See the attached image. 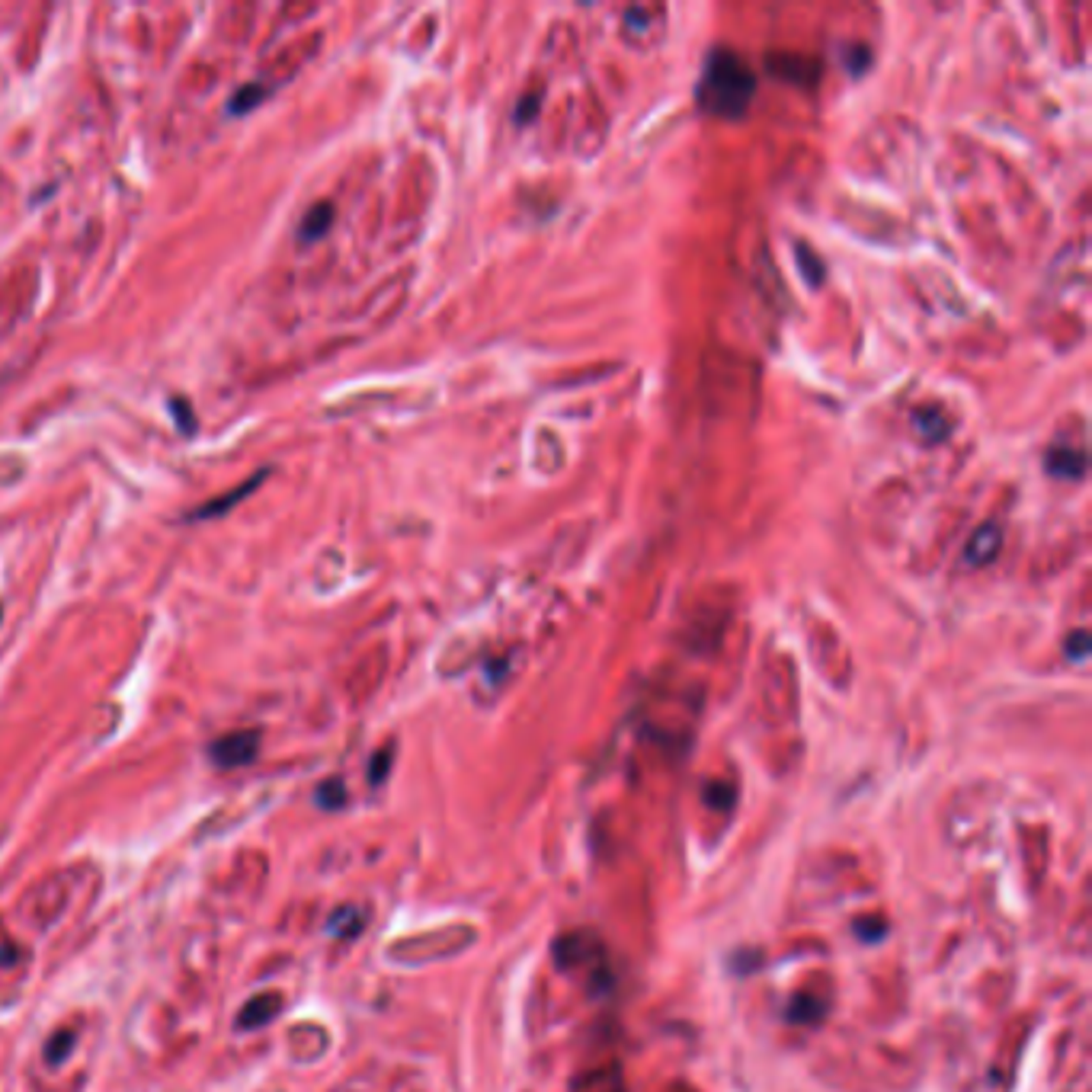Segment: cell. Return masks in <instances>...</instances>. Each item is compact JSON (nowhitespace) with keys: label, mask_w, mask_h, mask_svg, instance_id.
I'll use <instances>...</instances> for the list:
<instances>
[{"label":"cell","mask_w":1092,"mask_h":1092,"mask_svg":"<svg viewBox=\"0 0 1092 1092\" xmlns=\"http://www.w3.org/2000/svg\"><path fill=\"white\" fill-rule=\"evenodd\" d=\"M756 93V75L737 51L718 48L711 51L705 61V75H702V107L718 115H740L750 107Z\"/></svg>","instance_id":"cell-1"},{"label":"cell","mask_w":1092,"mask_h":1092,"mask_svg":"<svg viewBox=\"0 0 1092 1092\" xmlns=\"http://www.w3.org/2000/svg\"><path fill=\"white\" fill-rule=\"evenodd\" d=\"M260 753V731H234V733H225V737H218L212 747H208V756H212V763L218 769H237V765H250L257 760Z\"/></svg>","instance_id":"cell-2"},{"label":"cell","mask_w":1092,"mask_h":1092,"mask_svg":"<svg viewBox=\"0 0 1092 1092\" xmlns=\"http://www.w3.org/2000/svg\"><path fill=\"white\" fill-rule=\"evenodd\" d=\"M1003 548V532L996 522H986L978 532L971 535L968 545H964V564L968 567H986Z\"/></svg>","instance_id":"cell-3"},{"label":"cell","mask_w":1092,"mask_h":1092,"mask_svg":"<svg viewBox=\"0 0 1092 1092\" xmlns=\"http://www.w3.org/2000/svg\"><path fill=\"white\" fill-rule=\"evenodd\" d=\"M266 475L269 471H257L254 478H247L244 484H237L234 490H228V493H222V497H215V500H208V503H203V507H199L193 516L189 519H218V516H225V513L231 510V507H237V503H244L250 493H254L260 484H264L266 481Z\"/></svg>","instance_id":"cell-4"},{"label":"cell","mask_w":1092,"mask_h":1092,"mask_svg":"<svg viewBox=\"0 0 1092 1092\" xmlns=\"http://www.w3.org/2000/svg\"><path fill=\"white\" fill-rule=\"evenodd\" d=\"M279 1010H282L279 993H260V996H254V1000L244 1003V1010H240V1015H237V1028L250 1032V1028L269 1025L272 1018L279 1015Z\"/></svg>","instance_id":"cell-5"},{"label":"cell","mask_w":1092,"mask_h":1092,"mask_svg":"<svg viewBox=\"0 0 1092 1092\" xmlns=\"http://www.w3.org/2000/svg\"><path fill=\"white\" fill-rule=\"evenodd\" d=\"M1047 471L1057 478H1079L1086 471V455L1079 452V449H1067V446L1051 449V452H1047Z\"/></svg>","instance_id":"cell-6"},{"label":"cell","mask_w":1092,"mask_h":1092,"mask_svg":"<svg viewBox=\"0 0 1092 1092\" xmlns=\"http://www.w3.org/2000/svg\"><path fill=\"white\" fill-rule=\"evenodd\" d=\"M330 225H333V205L330 203H318L308 215L301 218L298 234H301V240H318V237L328 234Z\"/></svg>","instance_id":"cell-7"},{"label":"cell","mask_w":1092,"mask_h":1092,"mask_svg":"<svg viewBox=\"0 0 1092 1092\" xmlns=\"http://www.w3.org/2000/svg\"><path fill=\"white\" fill-rule=\"evenodd\" d=\"M917 429L926 443H936V439H945V433H949V423H945V417L939 411H920Z\"/></svg>","instance_id":"cell-8"},{"label":"cell","mask_w":1092,"mask_h":1092,"mask_svg":"<svg viewBox=\"0 0 1092 1092\" xmlns=\"http://www.w3.org/2000/svg\"><path fill=\"white\" fill-rule=\"evenodd\" d=\"M328 929H330L337 939H353L356 932L362 929V917H359V910H353V907L337 910V917L330 920V926H328Z\"/></svg>","instance_id":"cell-9"},{"label":"cell","mask_w":1092,"mask_h":1092,"mask_svg":"<svg viewBox=\"0 0 1092 1092\" xmlns=\"http://www.w3.org/2000/svg\"><path fill=\"white\" fill-rule=\"evenodd\" d=\"M314 801H318V807H324V811H337V807H343V801H346V789H343V782H340V779H328V782H321V789L314 792Z\"/></svg>","instance_id":"cell-10"},{"label":"cell","mask_w":1092,"mask_h":1092,"mask_svg":"<svg viewBox=\"0 0 1092 1092\" xmlns=\"http://www.w3.org/2000/svg\"><path fill=\"white\" fill-rule=\"evenodd\" d=\"M260 100H264V87H260V83H244V87L231 97V112H250Z\"/></svg>","instance_id":"cell-11"},{"label":"cell","mask_w":1092,"mask_h":1092,"mask_svg":"<svg viewBox=\"0 0 1092 1092\" xmlns=\"http://www.w3.org/2000/svg\"><path fill=\"white\" fill-rule=\"evenodd\" d=\"M71 1047H75V1038H71V1032L51 1035V1042L46 1045V1060H48V1064H61V1060L71 1054Z\"/></svg>","instance_id":"cell-12"},{"label":"cell","mask_w":1092,"mask_h":1092,"mask_svg":"<svg viewBox=\"0 0 1092 1092\" xmlns=\"http://www.w3.org/2000/svg\"><path fill=\"white\" fill-rule=\"evenodd\" d=\"M171 414L176 420V426L183 429V436H193L196 433V417H193V407H189L186 397H173V401H171Z\"/></svg>","instance_id":"cell-13"},{"label":"cell","mask_w":1092,"mask_h":1092,"mask_svg":"<svg viewBox=\"0 0 1092 1092\" xmlns=\"http://www.w3.org/2000/svg\"><path fill=\"white\" fill-rule=\"evenodd\" d=\"M391 769V750H382V753H375V760H372V765H369V782L372 785H378L385 779V772Z\"/></svg>","instance_id":"cell-14"},{"label":"cell","mask_w":1092,"mask_h":1092,"mask_svg":"<svg viewBox=\"0 0 1092 1092\" xmlns=\"http://www.w3.org/2000/svg\"><path fill=\"white\" fill-rule=\"evenodd\" d=\"M1067 654L1074 660H1086L1089 654V635L1086 632H1074L1067 638Z\"/></svg>","instance_id":"cell-15"}]
</instances>
